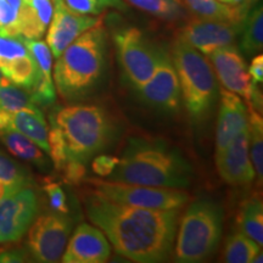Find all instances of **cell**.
Wrapping results in <instances>:
<instances>
[{
    "label": "cell",
    "instance_id": "6da1fadb",
    "mask_svg": "<svg viewBox=\"0 0 263 263\" xmlns=\"http://www.w3.org/2000/svg\"><path fill=\"white\" fill-rule=\"evenodd\" d=\"M85 206L88 218L123 257L155 263L166 261L172 254L180 209H141L108 201L94 194Z\"/></svg>",
    "mask_w": 263,
    "mask_h": 263
},
{
    "label": "cell",
    "instance_id": "7a4b0ae2",
    "mask_svg": "<svg viewBox=\"0 0 263 263\" xmlns=\"http://www.w3.org/2000/svg\"><path fill=\"white\" fill-rule=\"evenodd\" d=\"M108 177L116 182L184 189L192 182L193 168L178 150L163 141L133 138Z\"/></svg>",
    "mask_w": 263,
    "mask_h": 263
},
{
    "label": "cell",
    "instance_id": "3957f363",
    "mask_svg": "<svg viewBox=\"0 0 263 263\" xmlns=\"http://www.w3.org/2000/svg\"><path fill=\"white\" fill-rule=\"evenodd\" d=\"M107 68V34L103 22L82 33L58 58L54 81L66 101L88 98L101 84Z\"/></svg>",
    "mask_w": 263,
    "mask_h": 263
},
{
    "label": "cell",
    "instance_id": "277c9868",
    "mask_svg": "<svg viewBox=\"0 0 263 263\" xmlns=\"http://www.w3.org/2000/svg\"><path fill=\"white\" fill-rule=\"evenodd\" d=\"M50 120L64 134L67 160H77L85 164L100 151L107 149L117 136L112 116L97 105L59 108Z\"/></svg>",
    "mask_w": 263,
    "mask_h": 263
},
{
    "label": "cell",
    "instance_id": "5b68a950",
    "mask_svg": "<svg viewBox=\"0 0 263 263\" xmlns=\"http://www.w3.org/2000/svg\"><path fill=\"white\" fill-rule=\"evenodd\" d=\"M171 59L189 116L194 122H202L211 112L218 97L211 64L201 52L178 37L172 45Z\"/></svg>",
    "mask_w": 263,
    "mask_h": 263
},
{
    "label": "cell",
    "instance_id": "8992f818",
    "mask_svg": "<svg viewBox=\"0 0 263 263\" xmlns=\"http://www.w3.org/2000/svg\"><path fill=\"white\" fill-rule=\"evenodd\" d=\"M223 211L211 200H199L182 217L176 241V259L182 263L201 262L216 251L222 236Z\"/></svg>",
    "mask_w": 263,
    "mask_h": 263
},
{
    "label": "cell",
    "instance_id": "52a82bcc",
    "mask_svg": "<svg viewBox=\"0 0 263 263\" xmlns=\"http://www.w3.org/2000/svg\"><path fill=\"white\" fill-rule=\"evenodd\" d=\"M87 183L91 186V194L94 195L103 197L108 201L141 209H182L190 200L189 194L178 188L147 186L97 178L88 179Z\"/></svg>",
    "mask_w": 263,
    "mask_h": 263
},
{
    "label": "cell",
    "instance_id": "ba28073f",
    "mask_svg": "<svg viewBox=\"0 0 263 263\" xmlns=\"http://www.w3.org/2000/svg\"><path fill=\"white\" fill-rule=\"evenodd\" d=\"M121 68L134 89L150 80L155 71L160 48L151 44L140 29L127 27L114 34Z\"/></svg>",
    "mask_w": 263,
    "mask_h": 263
},
{
    "label": "cell",
    "instance_id": "9c48e42d",
    "mask_svg": "<svg viewBox=\"0 0 263 263\" xmlns=\"http://www.w3.org/2000/svg\"><path fill=\"white\" fill-rule=\"evenodd\" d=\"M73 222L65 213H45L29 227L27 248L37 262H58L70 238Z\"/></svg>",
    "mask_w": 263,
    "mask_h": 263
},
{
    "label": "cell",
    "instance_id": "30bf717a",
    "mask_svg": "<svg viewBox=\"0 0 263 263\" xmlns=\"http://www.w3.org/2000/svg\"><path fill=\"white\" fill-rule=\"evenodd\" d=\"M136 90L143 103L157 110L176 111L179 107V81L168 51L160 48L154 74Z\"/></svg>",
    "mask_w": 263,
    "mask_h": 263
},
{
    "label": "cell",
    "instance_id": "8fae6325",
    "mask_svg": "<svg viewBox=\"0 0 263 263\" xmlns=\"http://www.w3.org/2000/svg\"><path fill=\"white\" fill-rule=\"evenodd\" d=\"M38 212V199L28 186L0 202V244L22 239Z\"/></svg>",
    "mask_w": 263,
    "mask_h": 263
},
{
    "label": "cell",
    "instance_id": "7c38bea8",
    "mask_svg": "<svg viewBox=\"0 0 263 263\" xmlns=\"http://www.w3.org/2000/svg\"><path fill=\"white\" fill-rule=\"evenodd\" d=\"M240 27L241 24L196 17L180 29L178 38L201 54L209 55L216 49L234 44L239 37Z\"/></svg>",
    "mask_w": 263,
    "mask_h": 263
},
{
    "label": "cell",
    "instance_id": "4fadbf2b",
    "mask_svg": "<svg viewBox=\"0 0 263 263\" xmlns=\"http://www.w3.org/2000/svg\"><path fill=\"white\" fill-rule=\"evenodd\" d=\"M223 88L250 101L256 82L251 80L245 59L235 45L218 48L207 55Z\"/></svg>",
    "mask_w": 263,
    "mask_h": 263
},
{
    "label": "cell",
    "instance_id": "5bb4252c",
    "mask_svg": "<svg viewBox=\"0 0 263 263\" xmlns=\"http://www.w3.org/2000/svg\"><path fill=\"white\" fill-rule=\"evenodd\" d=\"M101 21L93 15H82L72 11L66 6L64 0H55L54 14L49 24L47 44L51 54L59 58L76 38Z\"/></svg>",
    "mask_w": 263,
    "mask_h": 263
},
{
    "label": "cell",
    "instance_id": "9a60e30c",
    "mask_svg": "<svg viewBox=\"0 0 263 263\" xmlns=\"http://www.w3.org/2000/svg\"><path fill=\"white\" fill-rule=\"evenodd\" d=\"M111 246L106 235L98 227L87 223L78 226L65 254L64 263H103L110 258Z\"/></svg>",
    "mask_w": 263,
    "mask_h": 263
},
{
    "label": "cell",
    "instance_id": "2e32d148",
    "mask_svg": "<svg viewBox=\"0 0 263 263\" xmlns=\"http://www.w3.org/2000/svg\"><path fill=\"white\" fill-rule=\"evenodd\" d=\"M216 163L222 178L232 185H246L255 179V170L249 156L248 126L216 156Z\"/></svg>",
    "mask_w": 263,
    "mask_h": 263
},
{
    "label": "cell",
    "instance_id": "e0dca14e",
    "mask_svg": "<svg viewBox=\"0 0 263 263\" xmlns=\"http://www.w3.org/2000/svg\"><path fill=\"white\" fill-rule=\"evenodd\" d=\"M248 107L239 95L222 88L216 133V156L222 154L233 139L248 126Z\"/></svg>",
    "mask_w": 263,
    "mask_h": 263
},
{
    "label": "cell",
    "instance_id": "ac0fdd59",
    "mask_svg": "<svg viewBox=\"0 0 263 263\" xmlns=\"http://www.w3.org/2000/svg\"><path fill=\"white\" fill-rule=\"evenodd\" d=\"M0 129L17 130L49 154L48 124L39 107L21 108L14 112L0 111Z\"/></svg>",
    "mask_w": 263,
    "mask_h": 263
},
{
    "label": "cell",
    "instance_id": "d6986e66",
    "mask_svg": "<svg viewBox=\"0 0 263 263\" xmlns=\"http://www.w3.org/2000/svg\"><path fill=\"white\" fill-rule=\"evenodd\" d=\"M184 8L189 10L196 17L217 20V21L241 24L242 20L251 9L246 4L229 5L218 0H180Z\"/></svg>",
    "mask_w": 263,
    "mask_h": 263
},
{
    "label": "cell",
    "instance_id": "ffe728a7",
    "mask_svg": "<svg viewBox=\"0 0 263 263\" xmlns=\"http://www.w3.org/2000/svg\"><path fill=\"white\" fill-rule=\"evenodd\" d=\"M0 73L4 74L10 82L22 88L26 91H31L41 77V71L37 62L28 54L15 59H0Z\"/></svg>",
    "mask_w": 263,
    "mask_h": 263
},
{
    "label": "cell",
    "instance_id": "44dd1931",
    "mask_svg": "<svg viewBox=\"0 0 263 263\" xmlns=\"http://www.w3.org/2000/svg\"><path fill=\"white\" fill-rule=\"evenodd\" d=\"M240 52L245 57H254L263 48V10L262 4H256L242 20L240 27Z\"/></svg>",
    "mask_w": 263,
    "mask_h": 263
},
{
    "label": "cell",
    "instance_id": "7402d4cb",
    "mask_svg": "<svg viewBox=\"0 0 263 263\" xmlns=\"http://www.w3.org/2000/svg\"><path fill=\"white\" fill-rule=\"evenodd\" d=\"M0 140L8 147L10 153L18 159L34 163L35 166H47V159L32 140L15 129H0Z\"/></svg>",
    "mask_w": 263,
    "mask_h": 263
},
{
    "label": "cell",
    "instance_id": "603a6c76",
    "mask_svg": "<svg viewBox=\"0 0 263 263\" xmlns=\"http://www.w3.org/2000/svg\"><path fill=\"white\" fill-rule=\"evenodd\" d=\"M241 232L255 240L262 248L263 244V206L258 197H251L241 205L239 213Z\"/></svg>",
    "mask_w": 263,
    "mask_h": 263
},
{
    "label": "cell",
    "instance_id": "cb8c5ba5",
    "mask_svg": "<svg viewBox=\"0 0 263 263\" xmlns=\"http://www.w3.org/2000/svg\"><path fill=\"white\" fill-rule=\"evenodd\" d=\"M248 117V139L250 159L254 166L255 174L259 184L263 179V122L261 114L249 106Z\"/></svg>",
    "mask_w": 263,
    "mask_h": 263
},
{
    "label": "cell",
    "instance_id": "d4e9b609",
    "mask_svg": "<svg viewBox=\"0 0 263 263\" xmlns=\"http://www.w3.org/2000/svg\"><path fill=\"white\" fill-rule=\"evenodd\" d=\"M259 252L261 246L255 240L249 238L242 232H238L227 240L224 259L229 263H251Z\"/></svg>",
    "mask_w": 263,
    "mask_h": 263
},
{
    "label": "cell",
    "instance_id": "484cf974",
    "mask_svg": "<svg viewBox=\"0 0 263 263\" xmlns=\"http://www.w3.org/2000/svg\"><path fill=\"white\" fill-rule=\"evenodd\" d=\"M18 35L26 39H41L47 32L48 25L43 21L41 15L27 0H24L17 11L16 20Z\"/></svg>",
    "mask_w": 263,
    "mask_h": 263
},
{
    "label": "cell",
    "instance_id": "4316f807",
    "mask_svg": "<svg viewBox=\"0 0 263 263\" xmlns=\"http://www.w3.org/2000/svg\"><path fill=\"white\" fill-rule=\"evenodd\" d=\"M134 8L162 20H178L183 17L185 8L180 0H124Z\"/></svg>",
    "mask_w": 263,
    "mask_h": 263
},
{
    "label": "cell",
    "instance_id": "83f0119b",
    "mask_svg": "<svg viewBox=\"0 0 263 263\" xmlns=\"http://www.w3.org/2000/svg\"><path fill=\"white\" fill-rule=\"evenodd\" d=\"M38 107L33 104L31 95L22 88L15 85L6 77L0 78V111H14L21 108Z\"/></svg>",
    "mask_w": 263,
    "mask_h": 263
},
{
    "label": "cell",
    "instance_id": "f1b7e54d",
    "mask_svg": "<svg viewBox=\"0 0 263 263\" xmlns=\"http://www.w3.org/2000/svg\"><path fill=\"white\" fill-rule=\"evenodd\" d=\"M0 180L5 183L18 184L22 186H28L32 184L31 176L27 170L3 154L2 151H0Z\"/></svg>",
    "mask_w": 263,
    "mask_h": 263
},
{
    "label": "cell",
    "instance_id": "f546056e",
    "mask_svg": "<svg viewBox=\"0 0 263 263\" xmlns=\"http://www.w3.org/2000/svg\"><path fill=\"white\" fill-rule=\"evenodd\" d=\"M51 127L48 132V141H49V155L51 156L52 162L57 170L64 168L67 155H66V143L64 134L58 124L50 120Z\"/></svg>",
    "mask_w": 263,
    "mask_h": 263
},
{
    "label": "cell",
    "instance_id": "4dcf8cb0",
    "mask_svg": "<svg viewBox=\"0 0 263 263\" xmlns=\"http://www.w3.org/2000/svg\"><path fill=\"white\" fill-rule=\"evenodd\" d=\"M27 54L28 50L24 43V38L9 35L0 31V59L10 60Z\"/></svg>",
    "mask_w": 263,
    "mask_h": 263
},
{
    "label": "cell",
    "instance_id": "1f68e13d",
    "mask_svg": "<svg viewBox=\"0 0 263 263\" xmlns=\"http://www.w3.org/2000/svg\"><path fill=\"white\" fill-rule=\"evenodd\" d=\"M16 20H17V11L10 6L6 0H0V31L9 35L20 37L16 27Z\"/></svg>",
    "mask_w": 263,
    "mask_h": 263
},
{
    "label": "cell",
    "instance_id": "d6a6232c",
    "mask_svg": "<svg viewBox=\"0 0 263 263\" xmlns=\"http://www.w3.org/2000/svg\"><path fill=\"white\" fill-rule=\"evenodd\" d=\"M44 192L47 193L49 202H50L51 209L59 213H67L68 206L66 195L61 186L57 183H49L44 186Z\"/></svg>",
    "mask_w": 263,
    "mask_h": 263
},
{
    "label": "cell",
    "instance_id": "836d02e7",
    "mask_svg": "<svg viewBox=\"0 0 263 263\" xmlns=\"http://www.w3.org/2000/svg\"><path fill=\"white\" fill-rule=\"evenodd\" d=\"M64 3L72 11L82 15L98 16L104 11V8L97 0H64Z\"/></svg>",
    "mask_w": 263,
    "mask_h": 263
},
{
    "label": "cell",
    "instance_id": "e575fe53",
    "mask_svg": "<svg viewBox=\"0 0 263 263\" xmlns=\"http://www.w3.org/2000/svg\"><path fill=\"white\" fill-rule=\"evenodd\" d=\"M65 178L68 183L71 184H80L84 179L87 168H85V163L81 162L77 160H67L65 166Z\"/></svg>",
    "mask_w": 263,
    "mask_h": 263
},
{
    "label": "cell",
    "instance_id": "d590c367",
    "mask_svg": "<svg viewBox=\"0 0 263 263\" xmlns=\"http://www.w3.org/2000/svg\"><path fill=\"white\" fill-rule=\"evenodd\" d=\"M120 162V159L116 156H108L101 155L95 157L93 163H91V168L97 174L101 177H108L116 168V166Z\"/></svg>",
    "mask_w": 263,
    "mask_h": 263
},
{
    "label": "cell",
    "instance_id": "8d00e7d4",
    "mask_svg": "<svg viewBox=\"0 0 263 263\" xmlns=\"http://www.w3.org/2000/svg\"><path fill=\"white\" fill-rule=\"evenodd\" d=\"M249 73L251 76L252 81L256 83H262L263 82V55L257 54L252 59L251 65H250Z\"/></svg>",
    "mask_w": 263,
    "mask_h": 263
},
{
    "label": "cell",
    "instance_id": "74e56055",
    "mask_svg": "<svg viewBox=\"0 0 263 263\" xmlns=\"http://www.w3.org/2000/svg\"><path fill=\"white\" fill-rule=\"evenodd\" d=\"M26 261V252L24 250H6L0 251V262H24Z\"/></svg>",
    "mask_w": 263,
    "mask_h": 263
},
{
    "label": "cell",
    "instance_id": "f35d334b",
    "mask_svg": "<svg viewBox=\"0 0 263 263\" xmlns=\"http://www.w3.org/2000/svg\"><path fill=\"white\" fill-rule=\"evenodd\" d=\"M22 188H26V186L18 185V184L5 183L0 180V202H2L3 200H5L6 197H9L10 195H12V194L18 192V190Z\"/></svg>",
    "mask_w": 263,
    "mask_h": 263
},
{
    "label": "cell",
    "instance_id": "ab89813d",
    "mask_svg": "<svg viewBox=\"0 0 263 263\" xmlns=\"http://www.w3.org/2000/svg\"><path fill=\"white\" fill-rule=\"evenodd\" d=\"M103 8H117V9H123L124 3L123 0H97Z\"/></svg>",
    "mask_w": 263,
    "mask_h": 263
},
{
    "label": "cell",
    "instance_id": "60d3db41",
    "mask_svg": "<svg viewBox=\"0 0 263 263\" xmlns=\"http://www.w3.org/2000/svg\"><path fill=\"white\" fill-rule=\"evenodd\" d=\"M6 2L9 3L10 6H11L12 9L16 10V11H18V9L21 8L22 3H24V0H6Z\"/></svg>",
    "mask_w": 263,
    "mask_h": 263
},
{
    "label": "cell",
    "instance_id": "b9f144b4",
    "mask_svg": "<svg viewBox=\"0 0 263 263\" xmlns=\"http://www.w3.org/2000/svg\"><path fill=\"white\" fill-rule=\"evenodd\" d=\"M218 2L224 3V4H229V5H239L246 2V0H218Z\"/></svg>",
    "mask_w": 263,
    "mask_h": 263
},
{
    "label": "cell",
    "instance_id": "7bdbcfd3",
    "mask_svg": "<svg viewBox=\"0 0 263 263\" xmlns=\"http://www.w3.org/2000/svg\"><path fill=\"white\" fill-rule=\"evenodd\" d=\"M0 78H2V76H0Z\"/></svg>",
    "mask_w": 263,
    "mask_h": 263
},
{
    "label": "cell",
    "instance_id": "ee69618b",
    "mask_svg": "<svg viewBox=\"0 0 263 263\" xmlns=\"http://www.w3.org/2000/svg\"><path fill=\"white\" fill-rule=\"evenodd\" d=\"M54 2H55V0H54Z\"/></svg>",
    "mask_w": 263,
    "mask_h": 263
}]
</instances>
